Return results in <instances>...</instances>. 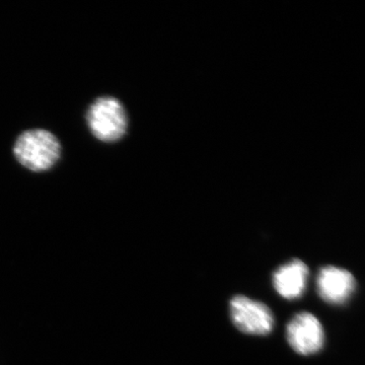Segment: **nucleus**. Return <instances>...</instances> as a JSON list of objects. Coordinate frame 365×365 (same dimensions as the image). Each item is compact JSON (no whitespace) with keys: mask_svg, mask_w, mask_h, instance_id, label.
Wrapping results in <instances>:
<instances>
[{"mask_svg":"<svg viewBox=\"0 0 365 365\" xmlns=\"http://www.w3.org/2000/svg\"><path fill=\"white\" fill-rule=\"evenodd\" d=\"M14 155L18 162L33 172H45L58 162L61 144L58 138L45 129H31L16 138Z\"/></svg>","mask_w":365,"mask_h":365,"instance_id":"obj_1","label":"nucleus"},{"mask_svg":"<svg viewBox=\"0 0 365 365\" xmlns=\"http://www.w3.org/2000/svg\"><path fill=\"white\" fill-rule=\"evenodd\" d=\"M86 118L91 134L103 143H116L128 129L124 106L109 96L98 98L88 108Z\"/></svg>","mask_w":365,"mask_h":365,"instance_id":"obj_2","label":"nucleus"},{"mask_svg":"<svg viewBox=\"0 0 365 365\" xmlns=\"http://www.w3.org/2000/svg\"><path fill=\"white\" fill-rule=\"evenodd\" d=\"M230 318L242 333L250 335H268L273 330L272 312L263 302L235 295L230 302Z\"/></svg>","mask_w":365,"mask_h":365,"instance_id":"obj_3","label":"nucleus"},{"mask_svg":"<svg viewBox=\"0 0 365 365\" xmlns=\"http://www.w3.org/2000/svg\"><path fill=\"white\" fill-rule=\"evenodd\" d=\"M287 337L292 349L304 356L319 352L325 342L322 324L317 317L307 312L295 314L287 324Z\"/></svg>","mask_w":365,"mask_h":365,"instance_id":"obj_4","label":"nucleus"},{"mask_svg":"<svg viewBox=\"0 0 365 365\" xmlns=\"http://www.w3.org/2000/svg\"><path fill=\"white\" fill-rule=\"evenodd\" d=\"M356 289L354 276L345 269L327 266L322 268L317 277V292L328 304H344Z\"/></svg>","mask_w":365,"mask_h":365,"instance_id":"obj_5","label":"nucleus"},{"mask_svg":"<svg viewBox=\"0 0 365 365\" xmlns=\"http://www.w3.org/2000/svg\"><path fill=\"white\" fill-rule=\"evenodd\" d=\"M309 268L304 262L294 259L281 266L273 274V284L276 292L284 297L297 299L306 290Z\"/></svg>","mask_w":365,"mask_h":365,"instance_id":"obj_6","label":"nucleus"}]
</instances>
